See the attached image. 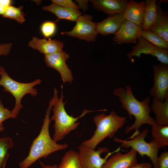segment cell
<instances>
[{
    "instance_id": "cell-20",
    "label": "cell",
    "mask_w": 168,
    "mask_h": 168,
    "mask_svg": "<svg viewBox=\"0 0 168 168\" xmlns=\"http://www.w3.org/2000/svg\"><path fill=\"white\" fill-rule=\"evenodd\" d=\"M150 108L155 115L156 124L168 125V98L163 102L153 98Z\"/></svg>"
},
{
    "instance_id": "cell-3",
    "label": "cell",
    "mask_w": 168,
    "mask_h": 168,
    "mask_svg": "<svg viewBox=\"0 0 168 168\" xmlns=\"http://www.w3.org/2000/svg\"><path fill=\"white\" fill-rule=\"evenodd\" d=\"M93 121L96 127L94 134L90 138L82 143L95 149L106 138H112L126 123V119L125 117L117 115L112 110L108 115L103 113L96 115L93 119Z\"/></svg>"
},
{
    "instance_id": "cell-28",
    "label": "cell",
    "mask_w": 168,
    "mask_h": 168,
    "mask_svg": "<svg viewBox=\"0 0 168 168\" xmlns=\"http://www.w3.org/2000/svg\"><path fill=\"white\" fill-rule=\"evenodd\" d=\"M10 118H17V116L13 114L11 111L5 108L0 99V132L4 129L2 122Z\"/></svg>"
},
{
    "instance_id": "cell-24",
    "label": "cell",
    "mask_w": 168,
    "mask_h": 168,
    "mask_svg": "<svg viewBox=\"0 0 168 168\" xmlns=\"http://www.w3.org/2000/svg\"><path fill=\"white\" fill-rule=\"evenodd\" d=\"M139 36L151 44L160 48L167 49H168V41L158 34L149 30H141Z\"/></svg>"
},
{
    "instance_id": "cell-19",
    "label": "cell",
    "mask_w": 168,
    "mask_h": 168,
    "mask_svg": "<svg viewBox=\"0 0 168 168\" xmlns=\"http://www.w3.org/2000/svg\"><path fill=\"white\" fill-rule=\"evenodd\" d=\"M155 20L149 29L168 41V15L157 5Z\"/></svg>"
},
{
    "instance_id": "cell-25",
    "label": "cell",
    "mask_w": 168,
    "mask_h": 168,
    "mask_svg": "<svg viewBox=\"0 0 168 168\" xmlns=\"http://www.w3.org/2000/svg\"><path fill=\"white\" fill-rule=\"evenodd\" d=\"M23 8L22 6L17 7L10 5L2 15V17L14 20L20 23H22L25 21V14L22 11Z\"/></svg>"
},
{
    "instance_id": "cell-6",
    "label": "cell",
    "mask_w": 168,
    "mask_h": 168,
    "mask_svg": "<svg viewBox=\"0 0 168 168\" xmlns=\"http://www.w3.org/2000/svg\"><path fill=\"white\" fill-rule=\"evenodd\" d=\"M148 132V129L146 128L144 129L132 139L123 140L115 137L114 140L115 142L120 143V147L125 148L131 147L141 156H147L151 161L153 165V168H157L158 151L162 147L153 139L150 142H147L145 140V138L147 136Z\"/></svg>"
},
{
    "instance_id": "cell-18",
    "label": "cell",
    "mask_w": 168,
    "mask_h": 168,
    "mask_svg": "<svg viewBox=\"0 0 168 168\" xmlns=\"http://www.w3.org/2000/svg\"><path fill=\"white\" fill-rule=\"evenodd\" d=\"M42 9L50 12L55 15L57 19L56 22L61 19H64L72 21H75L82 14V12L76 9L63 7L54 3L43 7Z\"/></svg>"
},
{
    "instance_id": "cell-31",
    "label": "cell",
    "mask_w": 168,
    "mask_h": 168,
    "mask_svg": "<svg viewBox=\"0 0 168 168\" xmlns=\"http://www.w3.org/2000/svg\"><path fill=\"white\" fill-rule=\"evenodd\" d=\"M12 43L1 44H0V56L3 55L7 56L9 53L12 47Z\"/></svg>"
},
{
    "instance_id": "cell-35",
    "label": "cell",
    "mask_w": 168,
    "mask_h": 168,
    "mask_svg": "<svg viewBox=\"0 0 168 168\" xmlns=\"http://www.w3.org/2000/svg\"><path fill=\"white\" fill-rule=\"evenodd\" d=\"M39 162L41 168H57L58 167V166L56 165L52 166L45 165L40 161H39Z\"/></svg>"
},
{
    "instance_id": "cell-1",
    "label": "cell",
    "mask_w": 168,
    "mask_h": 168,
    "mask_svg": "<svg viewBox=\"0 0 168 168\" xmlns=\"http://www.w3.org/2000/svg\"><path fill=\"white\" fill-rule=\"evenodd\" d=\"M113 93L119 97L122 108L127 112L130 119L132 116L135 118L134 123L127 126L125 131V133L134 131L128 140L133 139L140 133L139 130L142 125L147 124L152 126L156 124L155 119L150 115L151 110L149 105L150 97H147L141 101L138 100L133 95L132 88L128 85L125 88L119 87L115 89Z\"/></svg>"
},
{
    "instance_id": "cell-11",
    "label": "cell",
    "mask_w": 168,
    "mask_h": 168,
    "mask_svg": "<svg viewBox=\"0 0 168 168\" xmlns=\"http://www.w3.org/2000/svg\"><path fill=\"white\" fill-rule=\"evenodd\" d=\"M69 57V54L63 51L45 55L44 60L46 65L59 72L63 83L68 82L71 84L73 80L71 71L66 63Z\"/></svg>"
},
{
    "instance_id": "cell-32",
    "label": "cell",
    "mask_w": 168,
    "mask_h": 168,
    "mask_svg": "<svg viewBox=\"0 0 168 168\" xmlns=\"http://www.w3.org/2000/svg\"><path fill=\"white\" fill-rule=\"evenodd\" d=\"M12 2L10 0H0V15L3 14L7 8L11 5Z\"/></svg>"
},
{
    "instance_id": "cell-7",
    "label": "cell",
    "mask_w": 168,
    "mask_h": 168,
    "mask_svg": "<svg viewBox=\"0 0 168 168\" xmlns=\"http://www.w3.org/2000/svg\"><path fill=\"white\" fill-rule=\"evenodd\" d=\"M121 147L109 152L105 147H100L97 150L82 142L78 147L79 155L82 168H102L108 158L112 154L119 151Z\"/></svg>"
},
{
    "instance_id": "cell-29",
    "label": "cell",
    "mask_w": 168,
    "mask_h": 168,
    "mask_svg": "<svg viewBox=\"0 0 168 168\" xmlns=\"http://www.w3.org/2000/svg\"><path fill=\"white\" fill-rule=\"evenodd\" d=\"M157 168H168V152H162L158 156L157 161Z\"/></svg>"
},
{
    "instance_id": "cell-4",
    "label": "cell",
    "mask_w": 168,
    "mask_h": 168,
    "mask_svg": "<svg viewBox=\"0 0 168 168\" xmlns=\"http://www.w3.org/2000/svg\"><path fill=\"white\" fill-rule=\"evenodd\" d=\"M63 85H61V94L60 98H58L53 107V114L50 119L54 120V133L53 139L56 142L59 141L69 134L71 132L77 129L79 124L76 122L80 118L86 114L95 111H106V109L97 110H89L84 109L82 114L78 117L75 118L69 115L65 110L64 105L66 101L63 102L64 96L63 92Z\"/></svg>"
},
{
    "instance_id": "cell-27",
    "label": "cell",
    "mask_w": 168,
    "mask_h": 168,
    "mask_svg": "<svg viewBox=\"0 0 168 168\" xmlns=\"http://www.w3.org/2000/svg\"><path fill=\"white\" fill-rule=\"evenodd\" d=\"M56 26L55 22L47 21L43 22L40 27V31L45 38H48L53 36L55 34Z\"/></svg>"
},
{
    "instance_id": "cell-23",
    "label": "cell",
    "mask_w": 168,
    "mask_h": 168,
    "mask_svg": "<svg viewBox=\"0 0 168 168\" xmlns=\"http://www.w3.org/2000/svg\"><path fill=\"white\" fill-rule=\"evenodd\" d=\"M152 135L153 139L162 148L168 145V125L161 126L156 124L152 126Z\"/></svg>"
},
{
    "instance_id": "cell-36",
    "label": "cell",
    "mask_w": 168,
    "mask_h": 168,
    "mask_svg": "<svg viewBox=\"0 0 168 168\" xmlns=\"http://www.w3.org/2000/svg\"><path fill=\"white\" fill-rule=\"evenodd\" d=\"M9 156H8L6 158V160H5L3 164L2 165V168H5V166L6 164V163L8 159V158L9 157Z\"/></svg>"
},
{
    "instance_id": "cell-12",
    "label": "cell",
    "mask_w": 168,
    "mask_h": 168,
    "mask_svg": "<svg viewBox=\"0 0 168 168\" xmlns=\"http://www.w3.org/2000/svg\"><path fill=\"white\" fill-rule=\"evenodd\" d=\"M141 26L125 20L117 32L114 35L113 40L120 45L128 43L136 44L140 37L139 32Z\"/></svg>"
},
{
    "instance_id": "cell-15",
    "label": "cell",
    "mask_w": 168,
    "mask_h": 168,
    "mask_svg": "<svg viewBox=\"0 0 168 168\" xmlns=\"http://www.w3.org/2000/svg\"><path fill=\"white\" fill-rule=\"evenodd\" d=\"M93 7L109 15L124 13L129 1L127 0H91Z\"/></svg>"
},
{
    "instance_id": "cell-10",
    "label": "cell",
    "mask_w": 168,
    "mask_h": 168,
    "mask_svg": "<svg viewBox=\"0 0 168 168\" xmlns=\"http://www.w3.org/2000/svg\"><path fill=\"white\" fill-rule=\"evenodd\" d=\"M138 44L133 47L132 50L127 55L129 60L133 62V57H139L143 54H150L156 57L161 63L168 65L167 50L156 47L141 37L138 38Z\"/></svg>"
},
{
    "instance_id": "cell-21",
    "label": "cell",
    "mask_w": 168,
    "mask_h": 168,
    "mask_svg": "<svg viewBox=\"0 0 168 168\" xmlns=\"http://www.w3.org/2000/svg\"><path fill=\"white\" fill-rule=\"evenodd\" d=\"M157 5L156 0H147L143 11L141 25L142 30H149L156 17Z\"/></svg>"
},
{
    "instance_id": "cell-5",
    "label": "cell",
    "mask_w": 168,
    "mask_h": 168,
    "mask_svg": "<svg viewBox=\"0 0 168 168\" xmlns=\"http://www.w3.org/2000/svg\"><path fill=\"white\" fill-rule=\"evenodd\" d=\"M0 86L3 87L4 91L10 93L15 99V106L11 112L13 114L17 116L23 107L21 104L22 98L27 94H30L33 96H36L38 92L34 87L40 84L41 81L40 79H36L30 83L17 82L11 78L1 66H0Z\"/></svg>"
},
{
    "instance_id": "cell-9",
    "label": "cell",
    "mask_w": 168,
    "mask_h": 168,
    "mask_svg": "<svg viewBox=\"0 0 168 168\" xmlns=\"http://www.w3.org/2000/svg\"><path fill=\"white\" fill-rule=\"evenodd\" d=\"M154 84L149 91L153 98L164 101L168 98V65L161 63L153 67Z\"/></svg>"
},
{
    "instance_id": "cell-33",
    "label": "cell",
    "mask_w": 168,
    "mask_h": 168,
    "mask_svg": "<svg viewBox=\"0 0 168 168\" xmlns=\"http://www.w3.org/2000/svg\"><path fill=\"white\" fill-rule=\"evenodd\" d=\"M88 0H76L78 3L77 6L79 9H81L84 12L87 10L88 8Z\"/></svg>"
},
{
    "instance_id": "cell-26",
    "label": "cell",
    "mask_w": 168,
    "mask_h": 168,
    "mask_svg": "<svg viewBox=\"0 0 168 168\" xmlns=\"http://www.w3.org/2000/svg\"><path fill=\"white\" fill-rule=\"evenodd\" d=\"M12 139L9 137L0 138V168H2L7 157L9 155L8 151L14 147Z\"/></svg>"
},
{
    "instance_id": "cell-22",
    "label": "cell",
    "mask_w": 168,
    "mask_h": 168,
    "mask_svg": "<svg viewBox=\"0 0 168 168\" xmlns=\"http://www.w3.org/2000/svg\"><path fill=\"white\" fill-rule=\"evenodd\" d=\"M57 168H82L78 152L71 150L66 152Z\"/></svg>"
},
{
    "instance_id": "cell-2",
    "label": "cell",
    "mask_w": 168,
    "mask_h": 168,
    "mask_svg": "<svg viewBox=\"0 0 168 168\" xmlns=\"http://www.w3.org/2000/svg\"><path fill=\"white\" fill-rule=\"evenodd\" d=\"M58 91L54 89L53 97L49 101L40 132L32 141L27 156L19 163L20 168H28L39 159L46 158L51 153L65 150L68 147L66 143H57L51 138L49 133V126L51 121L49 118L50 113L58 98Z\"/></svg>"
},
{
    "instance_id": "cell-34",
    "label": "cell",
    "mask_w": 168,
    "mask_h": 168,
    "mask_svg": "<svg viewBox=\"0 0 168 168\" xmlns=\"http://www.w3.org/2000/svg\"><path fill=\"white\" fill-rule=\"evenodd\" d=\"M130 168H152V166L149 163L143 162L137 163Z\"/></svg>"
},
{
    "instance_id": "cell-17",
    "label": "cell",
    "mask_w": 168,
    "mask_h": 168,
    "mask_svg": "<svg viewBox=\"0 0 168 168\" xmlns=\"http://www.w3.org/2000/svg\"><path fill=\"white\" fill-rule=\"evenodd\" d=\"M145 5V1H129L124 13L125 19L141 27Z\"/></svg>"
},
{
    "instance_id": "cell-14",
    "label": "cell",
    "mask_w": 168,
    "mask_h": 168,
    "mask_svg": "<svg viewBox=\"0 0 168 168\" xmlns=\"http://www.w3.org/2000/svg\"><path fill=\"white\" fill-rule=\"evenodd\" d=\"M64 44L62 42L54 39H39L34 36L28 44V46L36 49L44 55L63 51Z\"/></svg>"
},
{
    "instance_id": "cell-30",
    "label": "cell",
    "mask_w": 168,
    "mask_h": 168,
    "mask_svg": "<svg viewBox=\"0 0 168 168\" xmlns=\"http://www.w3.org/2000/svg\"><path fill=\"white\" fill-rule=\"evenodd\" d=\"M52 3L60 6L78 10L79 7L71 0H52Z\"/></svg>"
},
{
    "instance_id": "cell-8",
    "label": "cell",
    "mask_w": 168,
    "mask_h": 168,
    "mask_svg": "<svg viewBox=\"0 0 168 168\" xmlns=\"http://www.w3.org/2000/svg\"><path fill=\"white\" fill-rule=\"evenodd\" d=\"M92 19L90 15H81L77 19L75 25L71 31H63L61 34L84 40L88 42H94L98 33L96 30V23L92 21Z\"/></svg>"
},
{
    "instance_id": "cell-13",
    "label": "cell",
    "mask_w": 168,
    "mask_h": 168,
    "mask_svg": "<svg viewBox=\"0 0 168 168\" xmlns=\"http://www.w3.org/2000/svg\"><path fill=\"white\" fill-rule=\"evenodd\" d=\"M137 163V152L131 148L126 153L119 151L111 155L102 168H130Z\"/></svg>"
},
{
    "instance_id": "cell-16",
    "label": "cell",
    "mask_w": 168,
    "mask_h": 168,
    "mask_svg": "<svg viewBox=\"0 0 168 168\" xmlns=\"http://www.w3.org/2000/svg\"><path fill=\"white\" fill-rule=\"evenodd\" d=\"M125 20L124 13L109 15L102 21L96 23L97 32L105 35H115Z\"/></svg>"
}]
</instances>
